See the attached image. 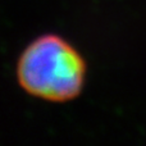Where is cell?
<instances>
[{"mask_svg": "<svg viewBox=\"0 0 146 146\" xmlns=\"http://www.w3.org/2000/svg\"><path fill=\"white\" fill-rule=\"evenodd\" d=\"M15 80L23 92L48 103L73 101L87 80V62L67 38L45 33L22 50L15 64Z\"/></svg>", "mask_w": 146, "mask_h": 146, "instance_id": "1", "label": "cell"}]
</instances>
